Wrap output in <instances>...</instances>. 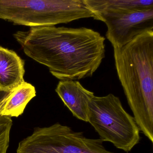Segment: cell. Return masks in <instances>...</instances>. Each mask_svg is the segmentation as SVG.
Returning a JSON list of instances; mask_svg holds the SVG:
<instances>
[{
    "label": "cell",
    "instance_id": "12",
    "mask_svg": "<svg viewBox=\"0 0 153 153\" xmlns=\"http://www.w3.org/2000/svg\"><path fill=\"white\" fill-rule=\"evenodd\" d=\"M12 90H5L0 88V111L3 106L4 102Z\"/></svg>",
    "mask_w": 153,
    "mask_h": 153
},
{
    "label": "cell",
    "instance_id": "7",
    "mask_svg": "<svg viewBox=\"0 0 153 153\" xmlns=\"http://www.w3.org/2000/svg\"><path fill=\"white\" fill-rule=\"evenodd\" d=\"M55 91L65 105L77 119L88 122L89 104L94 93L77 80H60Z\"/></svg>",
    "mask_w": 153,
    "mask_h": 153
},
{
    "label": "cell",
    "instance_id": "8",
    "mask_svg": "<svg viewBox=\"0 0 153 153\" xmlns=\"http://www.w3.org/2000/svg\"><path fill=\"white\" fill-rule=\"evenodd\" d=\"M25 62L15 52L0 46V88L12 90L25 82Z\"/></svg>",
    "mask_w": 153,
    "mask_h": 153
},
{
    "label": "cell",
    "instance_id": "10",
    "mask_svg": "<svg viewBox=\"0 0 153 153\" xmlns=\"http://www.w3.org/2000/svg\"><path fill=\"white\" fill-rule=\"evenodd\" d=\"M84 1L88 9L94 13V17L96 15L108 11L153 8V0Z\"/></svg>",
    "mask_w": 153,
    "mask_h": 153
},
{
    "label": "cell",
    "instance_id": "5",
    "mask_svg": "<svg viewBox=\"0 0 153 153\" xmlns=\"http://www.w3.org/2000/svg\"><path fill=\"white\" fill-rule=\"evenodd\" d=\"M103 142L58 123L35 128L31 135L20 141L16 153H114L107 150Z\"/></svg>",
    "mask_w": 153,
    "mask_h": 153
},
{
    "label": "cell",
    "instance_id": "3",
    "mask_svg": "<svg viewBox=\"0 0 153 153\" xmlns=\"http://www.w3.org/2000/svg\"><path fill=\"white\" fill-rule=\"evenodd\" d=\"M94 18L84 0H0V19L31 27Z\"/></svg>",
    "mask_w": 153,
    "mask_h": 153
},
{
    "label": "cell",
    "instance_id": "9",
    "mask_svg": "<svg viewBox=\"0 0 153 153\" xmlns=\"http://www.w3.org/2000/svg\"><path fill=\"white\" fill-rule=\"evenodd\" d=\"M36 96L34 87L25 81L10 92L0 111V115L18 117L24 113L27 104Z\"/></svg>",
    "mask_w": 153,
    "mask_h": 153
},
{
    "label": "cell",
    "instance_id": "4",
    "mask_svg": "<svg viewBox=\"0 0 153 153\" xmlns=\"http://www.w3.org/2000/svg\"><path fill=\"white\" fill-rule=\"evenodd\" d=\"M88 122L102 141L111 142L125 152H129L139 143L140 131L134 118L113 94L93 97L89 104Z\"/></svg>",
    "mask_w": 153,
    "mask_h": 153
},
{
    "label": "cell",
    "instance_id": "11",
    "mask_svg": "<svg viewBox=\"0 0 153 153\" xmlns=\"http://www.w3.org/2000/svg\"><path fill=\"white\" fill-rule=\"evenodd\" d=\"M8 125L6 120L3 117L0 116V137H3L8 131Z\"/></svg>",
    "mask_w": 153,
    "mask_h": 153
},
{
    "label": "cell",
    "instance_id": "2",
    "mask_svg": "<svg viewBox=\"0 0 153 153\" xmlns=\"http://www.w3.org/2000/svg\"><path fill=\"white\" fill-rule=\"evenodd\" d=\"M115 68L140 131L153 142V31L114 48Z\"/></svg>",
    "mask_w": 153,
    "mask_h": 153
},
{
    "label": "cell",
    "instance_id": "6",
    "mask_svg": "<svg viewBox=\"0 0 153 153\" xmlns=\"http://www.w3.org/2000/svg\"><path fill=\"white\" fill-rule=\"evenodd\" d=\"M94 19L106 25V36L114 48H121L135 37L153 31V8L108 11Z\"/></svg>",
    "mask_w": 153,
    "mask_h": 153
},
{
    "label": "cell",
    "instance_id": "1",
    "mask_svg": "<svg viewBox=\"0 0 153 153\" xmlns=\"http://www.w3.org/2000/svg\"><path fill=\"white\" fill-rule=\"evenodd\" d=\"M13 35L28 57L60 80L92 76L105 57V38L86 27H32Z\"/></svg>",
    "mask_w": 153,
    "mask_h": 153
}]
</instances>
